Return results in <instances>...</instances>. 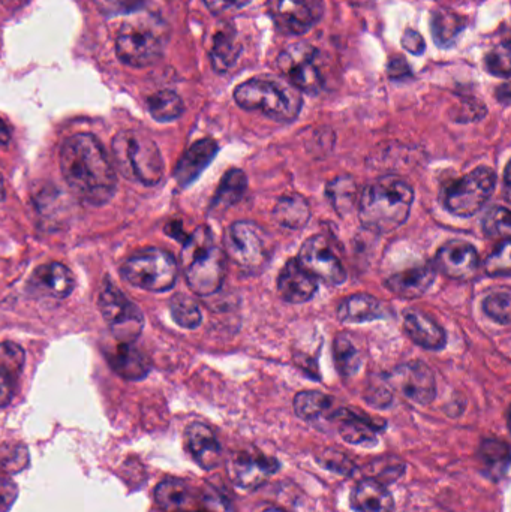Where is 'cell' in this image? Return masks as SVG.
Listing matches in <instances>:
<instances>
[{
    "instance_id": "ab89813d",
    "label": "cell",
    "mask_w": 511,
    "mask_h": 512,
    "mask_svg": "<svg viewBox=\"0 0 511 512\" xmlns=\"http://www.w3.org/2000/svg\"><path fill=\"white\" fill-rule=\"evenodd\" d=\"M486 68L491 74L501 78H509L510 75V47L509 44H501L486 57Z\"/></svg>"
},
{
    "instance_id": "9a60e30c",
    "label": "cell",
    "mask_w": 511,
    "mask_h": 512,
    "mask_svg": "<svg viewBox=\"0 0 511 512\" xmlns=\"http://www.w3.org/2000/svg\"><path fill=\"white\" fill-rule=\"evenodd\" d=\"M278 471V460L263 454L236 453L228 460V475L242 490L258 489Z\"/></svg>"
},
{
    "instance_id": "f546056e",
    "label": "cell",
    "mask_w": 511,
    "mask_h": 512,
    "mask_svg": "<svg viewBox=\"0 0 511 512\" xmlns=\"http://www.w3.org/2000/svg\"><path fill=\"white\" fill-rule=\"evenodd\" d=\"M294 412L303 421L333 418V399L321 391H302L294 397Z\"/></svg>"
},
{
    "instance_id": "e0dca14e",
    "label": "cell",
    "mask_w": 511,
    "mask_h": 512,
    "mask_svg": "<svg viewBox=\"0 0 511 512\" xmlns=\"http://www.w3.org/2000/svg\"><path fill=\"white\" fill-rule=\"evenodd\" d=\"M317 289V279L300 265L297 258L288 259L278 277L282 300L290 304L308 303L317 294Z\"/></svg>"
},
{
    "instance_id": "6da1fadb",
    "label": "cell",
    "mask_w": 511,
    "mask_h": 512,
    "mask_svg": "<svg viewBox=\"0 0 511 512\" xmlns=\"http://www.w3.org/2000/svg\"><path fill=\"white\" fill-rule=\"evenodd\" d=\"M59 159L66 185L84 203L104 206L113 198L117 174L98 138L72 135L62 144Z\"/></svg>"
},
{
    "instance_id": "ee69618b",
    "label": "cell",
    "mask_w": 511,
    "mask_h": 512,
    "mask_svg": "<svg viewBox=\"0 0 511 512\" xmlns=\"http://www.w3.org/2000/svg\"><path fill=\"white\" fill-rule=\"evenodd\" d=\"M14 397V381L11 373L6 369H0V408L9 405Z\"/></svg>"
},
{
    "instance_id": "bcb514c9",
    "label": "cell",
    "mask_w": 511,
    "mask_h": 512,
    "mask_svg": "<svg viewBox=\"0 0 511 512\" xmlns=\"http://www.w3.org/2000/svg\"><path fill=\"white\" fill-rule=\"evenodd\" d=\"M402 44L410 53L416 54V56H420L425 51V39L416 30L408 29L404 38H402Z\"/></svg>"
},
{
    "instance_id": "db71d44e",
    "label": "cell",
    "mask_w": 511,
    "mask_h": 512,
    "mask_svg": "<svg viewBox=\"0 0 511 512\" xmlns=\"http://www.w3.org/2000/svg\"><path fill=\"white\" fill-rule=\"evenodd\" d=\"M264 512H287V511L279 510V508H270V510H266Z\"/></svg>"
},
{
    "instance_id": "681fc988",
    "label": "cell",
    "mask_w": 511,
    "mask_h": 512,
    "mask_svg": "<svg viewBox=\"0 0 511 512\" xmlns=\"http://www.w3.org/2000/svg\"><path fill=\"white\" fill-rule=\"evenodd\" d=\"M9 140H11V132H9L5 122L0 119V147H5L6 144L9 143Z\"/></svg>"
},
{
    "instance_id": "5b68a950",
    "label": "cell",
    "mask_w": 511,
    "mask_h": 512,
    "mask_svg": "<svg viewBox=\"0 0 511 512\" xmlns=\"http://www.w3.org/2000/svg\"><path fill=\"white\" fill-rule=\"evenodd\" d=\"M113 156L126 179L155 186L164 177V161L158 146L140 132H119L113 140Z\"/></svg>"
},
{
    "instance_id": "cb8c5ba5",
    "label": "cell",
    "mask_w": 511,
    "mask_h": 512,
    "mask_svg": "<svg viewBox=\"0 0 511 512\" xmlns=\"http://www.w3.org/2000/svg\"><path fill=\"white\" fill-rule=\"evenodd\" d=\"M390 310L386 303L369 294L350 295L339 304V321L345 324H362V322L377 321L387 318Z\"/></svg>"
},
{
    "instance_id": "44dd1931",
    "label": "cell",
    "mask_w": 511,
    "mask_h": 512,
    "mask_svg": "<svg viewBox=\"0 0 511 512\" xmlns=\"http://www.w3.org/2000/svg\"><path fill=\"white\" fill-rule=\"evenodd\" d=\"M437 268L431 264L420 265L410 270L399 271L386 280V288L405 300L422 297L434 285Z\"/></svg>"
},
{
    "instance_id": "f5cc1de1",
    "label": "cell",
    "mask_w": 511,
    "mask_h": 512,
    "mask_svg": "<svg viewBox=\"0 0 511 512\" xmlns=\"http://www.w3.org/2000/svg\"><path fill=\"white\" fill-rule=\"evenodd\" d=\"M3 197H5V185H3V179L0 176V200H3Z\"/></svg>"
},
{
    "instance_id": "484cf974",
    "label": "cell",
    "mask_w": 511,
    "mask_h": 512,
    "mask_svg": "<svg viewBox=\"0 0 511 512\" xmlns=\"http://www.w3.org/2000/svg\"><path fill=\"white\" fill-rule=\"evenodd\" d=\"M32 280L48 295L59 300L69 297L74 291V276L66 265L59 262H51L36 268Z\"/></svg>"
},
{
    "instance_id": "7bdbcfd3",
    "label": "cell",
    "mask_w": 511,
    "mask_h": 512,
    "mask_svg": "<svg viewBox=\"0 0 511 512\" xmlns=\"http://www.w3.org/2000/svg\"><path fill=\"white\" fill-rule=\"evenodd\" d=\"M17 498V487L12 481L0 478V512H8Z\"/></svg>"
},
{
    "instance_id": "30bf717a",
    "label": "cell",
    "mask_w": 511,
    "mask_h": 512,
    "mask_svg": "<svg viewBox=\"0 0 511 512\" xmlns=\"http://www.w3.org/2000/svg\"><path fill=\"white\" fill-rule=\"evenodd\" d=\"M224 252L243 270L260 271L270 259L269 240L254 222H234L225 233Z\"/></svg>"
},
{
    "instance_id": "e575fe53",
    "label": "cell",
    "mask_w": 511,
    "mask_h": 512,
    "mask_svg": "<svg viewBox=\"0 0 511 512\" xmlns=\"http://www.w3.org/2000/svg\"><path fill=\"white\" fill-rule=\"evenodd\" d=\"M170 312L173 321L186 330L200 327L201 321H203L200 307L188 295H174L170 301Z\"/></svg>"
},
{
    "instance_id": "d6986e66",
    "label": "cell",
    "mask_w": 511,
    "mask_h": 512,
    "mask_svg": "<svg viewBox=\"0 0 511 512\" xmlns=\"http://www.w3.org/2000/svg\"><path fill=\"white\" fill-rule=\"evenodd\" d=\"M404 330L420 348L428 351H441L446 348V331L422 310L408 309L404 313Z\"/></svg>"
},
{
    "instance_id": "603a6c76",
    "label": "cell",
    "mask_w": 511,
    "mask_h": 512,
    "mask_svg": "<svg viewBox=\"0 0 511 512\" xmlns=\"http://www.w3.org/2000/svg\"><path fill=\"white\" fill-rule=\"evenodd\" d=\"M350 504L356 512H395L392 493L374 478L357 483L351 492Z\"/></svg>"
},
{
    "instance_id": "277c9868",
    "label": "cell",
    "mask_w": 511,
    "mask_h": 512,
    "mask_svg": "<svg viewBox=\"0 0 511 512\" xmlns=\"http://www.w3.org/2000/svg\"><path fill=\"white\" fill-rule=\"evenodd\" d=\"M234 101L246 111H257L281 123L299 117L303 99L291 84L276 78H251L234 90Z\"/></svg>"
},
{
    "instance_id": "c3c4849f",
    "label": "cell",
    "mask_w": 511,
    "mask_h": 512,
    "mask_svg": "<svg viewBox=\"0 0 511 512\" xmlns=\"http://www.w3.org/2000/svg\"><path fill=\"white\" fill-rule=\"evenodd\" d=\"M110 9H125L134 5V0H101Z\"/></svg>"
},
{
    "instance_id": "1f68e13d",
    "label": "cell",
    "mask_w": 511,
    "mask_h": 512,
    "mask_svg": "<svg viewBox=\"0 0 511 512\" xmlns=\"http://www.w3.org/2000/svg\"><path fill=\"white\" fill-rule=\"evenodd\" d=\"M335 361L342 378H351L362 367V352L348 334H338L335 340Z\"/></svg>"
},
{
    "instance_id": "7dc6e473",
    "label": "cell",
    "mask_w": 511,
    "mask_h": 512,
    "mask_svg": "<svg viewBox=\"0 0 511 512\" xmlns=\"http://www.w3.org/2000/svg\"><path fill=\"white\" fill-rule=\"evenodd\" d=\"M389 74L392 78H402L405 75L410 74V68H408L407 63L404 60H392L389 65Z\"/></svg>"
},
{
    "instance_id": "d590c367",
    "label": "cell",
    "mask_w": 511,
    "mask_h": 512,
    "mask_svg": "<svg viewBox=\"0 0 511 512\" xmlns=\"http://www.w3.org/2000/svg\"><path fill=\"white\" fill-rule=\"evenodd\" d=\"M480 456H482L483 465L488 469L489 475L501 478L506 474L510 460L509 445L489 439V441L483 442Z\"/></svg>"
},
{
    "instance_id": "83f0119b",
    "label": "cell",
    "mask_w": 511,
    "mask_h": 512,
    "mask_svg": "<svg viewBox=\"0 0 511 512\" xmlns=\"http://www.w3.org/2000/svg\"><path fill=\"white\" fill-rule=\"evenodd\" d=\"M273 219L287 230H302L311 219V207L302 195H285L276 203Z\"/></svg>"
},
{
    "instance_id": "4316f807",
    "label": "cell",
    "mask_w": 511,
    "mask_h": 512,
    "mask_svg": "<svg viewBox=\"0 0 511 512\" xmlns=\"http://www.w3.org/2000/svg\"><path fill=\"white\" fill-rule=\"evenodd\" d=\"M155 501L161 510L186 512L194 505V489L185 481L170 478L156 487Z\"/></svg>"
},
{
    "instance_id": "7a4b0ae2",
    "label": "cell",
    "mask_w": 511,
    "mask_h": 512,
    "mask_svg": "<svg viewBox=\"0 0 511 512\" xmlns=\"http://www.w3.org/2000/svg\"><path fill=\"white\" fill-rule=\"evenodd\" d=\"M413 204V188L401 177L387 174L360 195L359 219L372 233L390 234L407 222Z\"/></svg>"
},
{
    "instance_id": "8992f818",
    "label": "cell",
    "mask_w": 511,
    "mask_h": 512,
    "mask_svg": "<svg viewBox=\"0 0 511 512\" xmlns=\"http://www.w3.org/2000/svg\"><path fill=\"white\" fill-rule=\"evenodd\" d=\"M167 30L161 21L152 17L126 21L116 39L120 62L132 68L153 65L164 53Z\"/></svg>"
},
{
    "instance_id": "d4e9b609",
    "label": "cell",
    "mask_w": 511,
    "mask_h": 512,
    "mask_svg": "<svg viewBox=\"0 0 511 512\" xmlns=\"http://www.w3.org/2000/svg\"><path fill=\"white\" fill-rule=\"evenodd\" d=\"M333 420H338L339 433L348 444L359 447H374L377 445V433L380 427L369 418L354 414L347 409H339L333 414Z\"/></svg>"
},
{
    "instance_id": "d6a6232c",
    "label": "cell",
    "mask_w": 511,
    "mask_h": 512,
    "mask_svg": "<svg viewBox=\"0 0 511 512\" xmlns=\"http://www.w3.org/2000/svg\"><path fill=\"white\" fill-rule=\"evenodd\" d=\"M150 116L156 122L168 123L179 119L183 113V101L177 93L171 90H162L147 99Z\"/></svg>"
},
{
    "instance_id": "f6af8a7d",
    "label": "cell",
    "mask_w": 511,
    "mask_h": 512,
    "mask_svg": "<svg viewBox=\"0 0 511 512\" xmlns=\"http://www.w3.org/2000/svg\"><path fill=\"white\" fill-rule=\"evenodd\" d=\"M251 0H204L207 8L215 14H221V12L236 11V9L243 8L248 5Z\"/></svg>"
},
{
    "instance_id": "8fae6325",
    "label": "cell",
    "mask_w": 511,
    "mask_h": 512,
    "mask_svg": "<svg viewBox=\"0 0 511 512\" xmlns=\"http://www.w3.org/2000/svg\"><path fill=\"white\" fill-rule=\"evenodd\" d=\"M278 66L285 80L299 92L318 93L323 89L320 59L312 45L294 44L285 48L279 54Z\"/></svg>"
},
{
    "instance_id": "b9f144b4",
    "label": "cell",
    "mask_w": 511,
    "mask_h": 512,
    "mask_svg": "<svg viewBox=\"0 0 511 512\" xmlns=\"http://www.w3.org/2000/svg\"><path fill=\"white\" fill-rule=\"evenodd\" d=\"M321 463L324 468L330 469V471L336 472V474L350 475L354 471L353 463L347 459L342 453H336V451H329V453L321 456Z\"/></svg>"
},
{
    "instance_id": "3957f363",
    "label": "cell",
    "mask_w": 511,
    "mask_h": 512,
    "mask_svg": "<svg viewBox=\"0 0 511 512\" xmlns=\"http://www.w3.org/2000/svg\"><path fill=\"white\" fill-rule=\"evenodd\" d=\"M182 265L189 289L201 297L215 294L225 279V252L212 231L200 227L183 243Z\"/></svg>"
},
{
    "instance_id": "f1b7e54d",
    "label": "cell",
    "mask_w": 511,
    "mask_h": 512,
    "mask_svg": "<svg viewBox=\"0 0 511 512\" xmlns=\"http://www.w3.org/2000/svg\"><path fill=\"white\" fill-rule=\"evenodd\" d=\"M246 189H248V179H246L245 173L237 168L228 171L222 177L221 185L210 204V212H224V210L230 209L242 200Z\"/></svg>"
},
{
    "instance_id": "7c38bea8",
    "label": "cell",
    "mask_w": 511,
    "mask_h": 512,
    "mask_svg": "<svg viewBox=\"0 0 511 512\" xmlns=\"http://www.w3.org/2000/svg\"><path fill=\"white\" fill-rule=\"evenodd\" d=\"M387 384L417 405H429L437 397L434 372L423 361H410L395 367L386 376Z\"/></svg>"
},
{
    "instance_id": "836d02e7",
    "label": "cell",
    "mask_w": 511,
    "mask_h": 512,
    "mask_svg": "<svg viewBox=\"0 0 511 512\" xmlns=\"http://www.w3.org/2000/svg\"><path fill=\"white\" fill-rule=\"evenodd\" d=\"M464 29V20L450 11H437L432 17V35L441 47L453 44Z\"/></svg>"
},
{
    "instance_id": "52a82bcc",
    "label": "cell",
    "mask_w": 511,
    "mask_h": 512,
    "mask_svg": "<svg viewBox=\"0 0 511 512\" xmlns=\"http://www.w3.org/2000/svg\"><path fill=\"white\" fill-rule=\"evenodd\" d=\"M177 271L174 256L156 248L135 252L120 267L129 285L150 292L170 291L176 285Z\"/></svg>"
},
{
    "instance_id": "4dcf8cb0",
    "label": "cell",
    "mask_w": 511,
    "mask_h": 512,
    "mask_svg": "<svg viewBox=\"0 0 511 512\" xmlns=\"http://www.w3.org/2000/svg\"><path fill=\"white\" fill-rule=\"evenodd\" d=\"M327 198L339 216H347L356 207L357 186L353 177L341 176L327 185Z\"/></svg>"
},
{
    "instance_id": "4fadbf2b",
    "label": "cell",
    "mask_w": 511,
    "mask_h": 512,
    "mask_svg": "<svg viewBox=\"0 0 511 512\" xmlns=\"http://www.w3.org/2000/svg\"><path fill=\"white\" fill-rule=\"evenodd\" d=\"M297 261L317 280H323L327 285H342L347 280V271L341 259L333 252L327 237L317 234L309 237L300 248Z\"/></svg>"
},
{
    "instance_id": "816d5d0a",
    "label": "cell",
    "mask_w": 511,
    "mask_h": 512,
    "mask_svg": "<svg viewBox=\"0 0 511 512\" xmlns=\"http://www.w3.org/2000/svg\"><path fill=\"white\" fill-rule=\"evenodd\" d=\"M3 2H5L6 5L17 6V5H21V3L26 2V0H3Z\"/></svg>"
},
{
    "instance_id": "9c48e42d",
    "label": "cell",
    "mask_w": 511,
    "mask_h": 512,
    "mask_svg": "<svg viewBox=\"0 0 511 512\" xmlns=\"http://www.w3.org/2000/svg\"><path fill=\"white\" fill-rule=\"evenodd\" d=\"M98 306L117 342L134 343L143 333V313L113 283L102 286Z\"/></svg>"
},
{
    "instance_id": "ffe728a7",
    "label": "cell",
    "mask_w": 511,
    "mask_h": 512,
    "mask_svg": "<svg viewBox=\"0 0 511 512\" xmlns=\"http://www.w3.org/2000/svg\"><path fill=\"white\" fill-rule=\"evenodd\" d=\"M219 147L212 138H203L192 144L177 164L174 177L182 188L191 186L218 155Z\"/></svg>"
},
{
    "instance_id": "5bb4252c",
    "label": "cell",
    "mask_w": 511,
    "mask_h": 512,
    "mask_svg": "<svg viewBox=\"0 0 511 512\" xmlns=\"http://www.w3.org/2000/svg\"><path fill=\"white\" fill-rule=\"evenodd\" d=\"M269 11L276 27L285 35H303L320 21V0H270Z\"/></svg>"
},
{
    "instance_id": "2e32d148",
    "label": "cell",
    "mask_w": 511,
    "mask_h": 512,
    "mask_svg": "<svg viewBox=\"0 0 511 512\" xmlns=\"http://www.w3.org/2000/svg\"><path fill=\"white\" fill-rule=\"evenodd\" d=\"M435 264L450 279L468 280L479 270V252L470 243L452 240L437 252Z\"/></svg>"
},
{
    "instance_id": "8d00e7d4",
    "label": "cell",
    "mask_w": 511,
    "mask_h": 512,
    "mask_svg": "<svg viewBox=\"0 0 511 512\" xmlns=\"http://www.w3.org/2000/svg\"><path fill=\"white\" fill-rule=\"evenodd\" d=\"M483 233L491 239L504 240L510 239L511 233V218L510 210L506 207H492L482 222Z\"/></svg>"
},
{
    "instance_id": "ba28073f",
    "label": "cell",
    "mask_w": 511,
    "mask_h": 512,
    "mask_svg": "<svg viewBox=\"0 0 511 512\" xmlns=\"http://www.w3.org/2000/svg\"><path fill=\"white\" fill-rule=\"evenodd\" d=\"M497 188L492 168L479 167L447 186L443 203L452 215L471 218L486 206Z\"/></svg>"
},
{
    "instance_id": "60d3db41",
    "label": "cell",
    "mask_w": 511,
    "mask_h": 512,
    "mask_svg": "<svg viewBox=\"0 0 511 512\" xmlns=\"http://www.w3.org/2000/svg\"><path fill=\"white\" fill-rule=\"evenodd\" d=\"M510 268V240H504L486 261V271L491 276H509Z\"/></svg>"
},
{
    "instance_id": "ac0fdd59",
    "label": "cell",
    "mask_w": 511,
    "mask_h": 512,
    "mask_svg": "<svg viewBox=\"0 0 511 512\" xmlns=\"http://www.w3.org/2000/svg\"><path fill=\"white\" fill-rule=\"evenodd\" d=\"M186 450L204 471L218 468L222 462V448L210 427L203 423L189 424L185 432Z\"/></svg>"
},
{
    "instance_id": "f907efd6",
    "label": "cell",
    "mask_w": 511,
    "mask_h": 512,
    "mask_svg": "<svg viewBox=\"0 0 511 512\" xmlns=\"http://www.w3.org/2000/svg\"><path fill=\"white\" fill-rule=\"evenodd\" d=\"M504 192H506V198H510V164H507L506 173H504Z\"/></svg>"
},
{
    "instance_id": "7402d4cb",
    "label": "cell",
    "mask_w": 511,
    "mask_h": 512,
    "mask_svg": "<svg viewBox=\"0 0 511 512\" xmlns=\"http://www.w3.org/2000/svg\"><path fill=\"white\" fill-rule=\"evenodd\" d=\"M111 369L128 381H140L150 372V361L143 352L135 348L134 343L117 342L105 352Z\"/></svg>"
},
{
    "instance_id": "74e56055",
    "label": "cell",
    "mask_w": 511,
    "mask_h": 512,
    "mask_svg": "<svg viewBox=\"0 0 511 512\" xmlns=\"http://www.w3.org/2000/svg\"><path fill=\"white\" fill-rule=\"evenodd\" d=\"M212 66L215 71L227 72L237 59L236 42L227 33H218L213 41Z\"/></svg>"
},
{
    "instance_id": "f35d334b",
    "label": "cell",
    "mask_w": 511,
    "mask_h": 512,
    "mask_svg": "<svg viewBox=\"0 0 511 512\" xmlns=\"http://www.w3.org/2000/svg\"><path fill=\"white\" fill-rule=\"evenodd\" d=\"M511 294L507 289L504 291L492 292L483 300V312L492 321L501 325L510 324Z\"/></svg>"
}]
</instances>
